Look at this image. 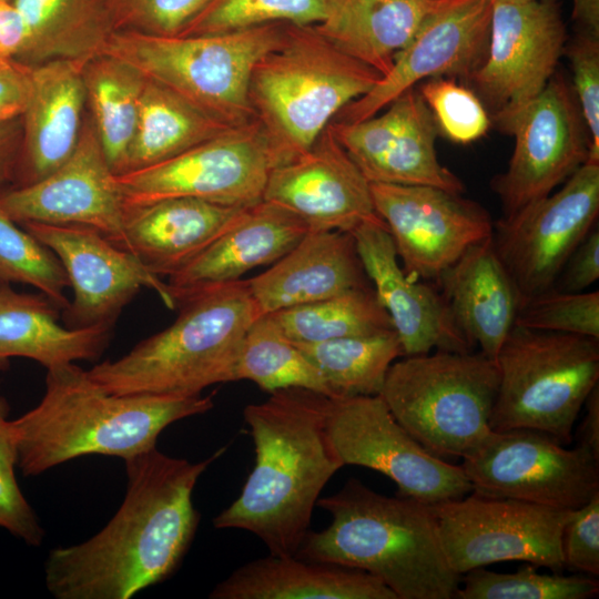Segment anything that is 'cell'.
Here are the masks:
<instances>
[{
  "mask_svg": "<svg viewBox=\"0 0 599 599\" xmlns=\"http://www.w3.org/2000/svg\"><path fill=\"white\" fill-rule=\"evenodd\" d=\"M39 404L12 419L27 477L89 455L124 461L155 448L173 423L214 406L212 395L110 394L75 363L48 368Z\"/></svg>",
  "mask_w": 599,
  "mask_h": 599,
  "instance_id": "3",
  "label": "cell"
},
{
  "mask_svg": "<svg viewBox=\"0 0 599 599\" xmlns=\"http://www.w3.org/2000/svg\"><path fill=\"white\" fill-rule=\"evenodd\" d=\"M27 39L16 61L33 67L52 60H88L114 33L106 0H12Z\"/></svg>",
  "mask_w": 599,
  "mask_h": 599,
  "instance_id": "32",
  "label": "cell"
},
{
  "mask_svg": "<svg viewBox=\"0 0 599 599\" xmlns=\"http://www.w3.org/2000/svg\"><path fill=\"white\" fill-rule=\"evenodd\" d=\"M308 232V226L295 214L262 200L250 206L195 258L169 276L166 283L175 300L201 287L241 280L253 268L277 262Z\"/></svg>",
  "mask_w": 599,
  "mask_h": 599,
  "instance_id": "28",
  "label": "cell"
},
{
  "mask_svg": "<svg viewBox=\"0 0 599 599\" xmlns=\"http://www.w3.org/2000/svg\"><path fill=\"white\" fill-rule=\"evenodd\" d=\"M327 427L344 466L384 474L397 485V495L434 505L473 491L463 467L429 453L379 395L329 397Z\"/></svg>",
  "mask_w": 599,
  "mask_h": 599,
  "instance_id": "14",
  "label": "cell"
},
{
  "mask_svg": "<svg viewBox=\"0 0 599 599\" xmlns=\"http://www.w3.org/2000/svg\"><path fill=\"white\" fill-rule=\"evenodd\" d=\"M490 18L491 0H449L420 24L395 55L390 70L334 120L368 119L404 91L430 78L467 82L486 57Z\"/></svg>",
  "mask_w": 599,
  "mask_h": 599,
  "instance_id": "20",
  "label": "cell"
},
{
  "mask_svg": "<svg viewBox=\"0 0 599 599\" xmlns=\"http://www.w3.org/2000/svg\"><path fill=\"white\" fill-rule=\"evenodd\" d=\"M88 60H52L31 67L14 186L40 181L74 151L85 118L83 68Z\"/></svg>",
  "mask_w": 599,
  "mask_h": 599,
  "instance_id": "24",
  "label": "cell"
},
{
  "mask_svg": "<svg viewBox=\"0 0 599 599\" xmlns=\"http://www.w3.org/2000/svg\"><path fill=\"white\" fill-rule=\"evenodd\" d=\"M30 70L16 60L0 62V122L21 118L30 93Z\"/></svg>",
  "mask_w": 599,
  "mask_h": 599,
  "instance_id": "48",
  "label": "cell"
},
{
  "mask_svg": "<svg viewBox=\"0 0 599 599\" xmlns=\"http://www.w3.org/2000/svg\"><path fill=\"white\" fill-rule=\"evenodd\" d=\"M566 28L554 0H491L486 57L467 81L505 131L557 72Z\"/></svg>",
  "mask_w": 599,
  "mask_h": 599,
  "instance_id": "12",
  "label": "cell"
},
{
  "mask_svg": "<svg viewBox=\"0 0 599 599\" xmlns=\"http://www.w3.org/2000/svg\"><path fill=\"white\" fill-rule=\"evenodd\" d=\"M577 33L599 38V0H571Z\"/></svg>",
  "mask_w": 599,
  "mask_h": 599,
  "instance_id": "52",
  "label": "cell"
},
{
  "mask_svg": "<svg viewBox=\"0 0 599 599\" xmlns=\"http://www.w3.org/2000/svg\"><path fill=\"white\" fill-rule=\"evenodd\" d=\"M417 90L430 110L438 131L451 142L469 144L490 129L491 121L480 99L456 79L430 78L423 81Z\"/></svg>",
  "mask_w": 599,
  "mask_h": 599,
  "instance_id": "41",
  "label": "cell"
},
{
  "mask_svg": "<svg viewBox=\"0 0 599 599\" xmlns=\"http://www.w3.org/2000/svg\"><path fill=\"white\" fill-rule=\"evenodd\" d=\"M3 1H9V2H11L12 0H3Z\"/></svg>",
  "mask_w": 599,
  "mask_h": 599,
  "instance_id": "54",
  "label": "cell"
},
{
  "mask_svg": "<svg viewBox=\"0 0 599 599\" xmlns=\"http://www.w3.org/2000/svg\"><path fill=\"white\" fill-rule=\"evenodd\" d=\"M430 508L446 559L460 576L502 561L565 569L561 534L572 510L476 491Z\"/></svg>",
  "mask_w": 599,
  "mask_h": 599,
  "instance_id": "10",
  "label": "cell"
},
{
  "mask_svg": "<svg viewBox=\"0 0 599 599\" xmlns=\"http://www.w3.org/2000/svg\"><path fill=\"white\" fill-rule=\"evenodd\" d=\"M375 294L388 313L403 356L435 351L471 352L440 292L400 268L386 223H362L349 232Z\"/></svg>",
  "mask_w": 599,
  "mask_h": 599,
  "instance_id": "23",
  "label": "cell"
},
{
  "mask_svg": "<svg viewBox=\"0 0 599 599\" xmlns=\"http://www.w3.org/2000/svg\"><path fill=\"white\" fill-rule=\"evenodd\" d=\"M508 1H528V0H508Z\"/></svg>",
  "mask_w": 599,
  "mask_h": 599,
  "instance_id": "53",
  "label": "cell"
},
{
  "mask_svg": "<svg viewBox=\"0 0 599 599\" xmlns=\"http://www.w3.org/2000/svg\"><path fill=\"white\" fill-rule=\"evenodd\" d=\"M328 408L327 395L301 387L245 406L255 463L240 496L214 517L215 528L248 531L271 555L295 556L322 490L344 466L328 434Z\"/></svg>",
  "mask_w": 599,
  "mask_h": 599,
  "instance_id": "2",
  "label": "cell"
},
{
  "mask_svg": "<svg viewBox=\"0 0 599 599\" xmlns=\"http://www.w3.org/2000/svg\"><path fill=\"white\" fill-rule=\"evenodd\" d=\"M449 0H328L313 29L384 77L420 24Z\"/></svg>",
  "mask_w": 599,
  "mask_h": 599,
  "instance_id": "31",
  "label": "cell"
},
{
  "mask_svg": "<svg viewBox=\"0 0 599 599\" xmlns=\"http://www.w3.org/2000/svg\"><path fill=\"white\" fill-rule=\"evenodd\" d=\"M87 104L99 140L115 175L124 171L146 78L133 65L108 53L83 68Z\"/></svg>",
  "mask_w": 599,
  "mask_h": 599,
  "instance_id": "34",
  "label": "cell"
},
{
  "mask_svg": "<svg viewBox=\"0 0 599 599\" xmlns=\"http://www.w3.org/2000/svg\"><path fill=\"white\" fill-rule=\"evenodd\" d=\"M211 599H397L373 575L337 564L268 555L236 568Z\"/></svg>",
  "mask_w": 599,
  "mask_h": 599,
  "instance_id": "29",
  "label": "cell"
},
{
  "mask_svg": "<svg viewBox=\"0 0 599 599\" xmlns=\"http://www.w3.org/2000/svg\"><path fill=\"white\" fill-rule=\"evenodd\" d=\"M60 311L42 293H20L0 284V370L13 357L47 369L79 361L97 363L110 345L112 328L67 327L59 323Z\"/></svg>",
  "mask_w": 599,
  "mask_h": 599,
  "instance_id": "30",
  "label": "cell"
},
{
  "mask_svg": "<svg viewBox=\"0 0 599 599\" xmlns=\"http://www.w3.org/2000/svg\"><path fill=\"white\" fill-rule=\"evenodd\" d=\"M295 344L319 372L334 398L379 395L388 368L403 356L394 329Z\"/></svg>",
  "mask_w": 599,
  "mask_h": 599,
  "instance_id": "35",
  "label": "cell"
},
{
  "mask_svg": "<svg viewBox=\"0 0 599 599\" xmlns=\"http://www.w3.org/2000/svg\"><path fill=\"white\" fill-rule=\"evenodd\" d=\"M19 225L0 205V284L31 285L63 311L70 284L60 260Z\"/></svg>",
  "mask_w": 599,
  "mask_h": 599,
  "instance_id": "39",
  "label": "cell"
},
{
  "mask_svg": "<svg viewBox=\"0 0 599 599\" xmlns=\"http://www.w3.org/2000/svg\"><path fill=\"white\" fill-rule=\"evenodd\" d=\"M211 0H106L114 32L179 35Z\"/></svg>",
  "mask_w": 599,
  "mask_h": 599,
  "instance_id": "44",
  "label": "cell"
},
{
  "mask_svg": "<svg viewBox=\"0 0 599 599\" xmlns=\"http://www.w3.org/2000/svg\"><path fill=\"white\" fill-rule=\"evenodd\" d=\"M515 138L508 167L491 190L509 217L541 200L589 159L590 140L571 84L555 73L504 131Z\"/></svg>",
  "mask_w": 599,
  "mask_h": 599,
  "instance_id": "16",
  "label": "cell"
},
{
  "mask_svg": "<svg viewBox=\"0 0 599 599\" xmlns=\"http://www.w3.org/2000/svg\"><path fill=\"white\" fill-rule=\"evenodd\" d=\"M247 283L260 316L372 286L353 235L342 231H309Z\"/></svg>",
  "mask_w": 599,
  "mask_h": 599,
  "instance_id": "26",
  "label": "cell"
},
{
  "mask_svg": "<svg viewBox=\"0 0 599 599\" xmlns=\"http://www.w3.org/2000/svg\"><path fill=\"white\" fill-rule=\"evenodd\" d=\"M461 575L458 599H588L599 593L597 579L583 576L539 573L526 562L515 572L479 567Z\"/></svg>",
  "mask_w": 599,
  "mask_h": 599,
  "instance_id": "38",
  "label": "cell"
},
{
  "mask_svg": "<svg viewBox=\"0 0 599 599\" xmlns=\"http://www.w3.org/2000/svg\"><path fill=\"white\" fill-rule=\"evenodd\" d=\"M598 215L599 162L587 161L559 191L494 222L491 242L521 305L552 287Z\"/></svg>",
  "mask_w": 599,
  "mask_h": 599,
  "instance_id": "15",
  "label": "cell"
},
{
  "mask_svg": "<svg viewBox=\"0 0 599 599\" xmlns=\"http://www.w3.org/2000/svg\"><path fill=\"white\" fill-rule=\"evenodd\" d=\"M26 39L21 14L12 2L0 0V62L17 60Z\"/></svg>",
  "mask_w": 599,
  "mask_h": 599,
  "instance_id": "49",
  "label": "cell"
},
{
  "mask_svg": "<svg viewBox=\"0 0 599 599\" xmlns=\"http://www.w3.org/2000/svg\"><path fill=\"white\" fill-rule=\"evenodd\" d=\"M250 206L170 197L125 207L120 248L153 274L169 277L234 225Z\"/></svg>",
  "mask_w": 599,
  "mask_h": 599,
  "instance_id": "25",
  "label": "cell"
},
{
  "mask_svg": "<svg viewBox=\"0 0 599 599\" xmlns=\"http://www.w3.org/2000/svg\"><path fill=\"white\" fill-rule=\"evenodd\" d=\"M585 416L578 429V445L587 448L599 459V384L588 395Z\"/></svg>",
  "mask_w": 599,
  "mask_h": 599,
  "instance_id": "51",
  "label": "cell"
},
{
  "mask_svg": "<svg viewBox=\"0 0 599 599\" xmlns=\"http://www.w3.org/2000/svg\"><path fill=\"white\" fill-rule=\"evenodd\" d=\"M230 128L146 78L123 173L166 161Z\"/></svg>",
  "mask_w": 599,
  "mask_h": 599,
  "instance_id": "33",
  "label": "cell"
},
{
  "mask_svg": "<svg viewBox=\"0 0 599 599\" xmlns=\"http://www.w3.org/2000/svg\"><path fill=\"white\" fill-rule=\"evenodd\" d=\"M274 161L255 119L158 164L116 175L125 207L170 197L250 206L262 201Z\"/></svg>",
  "mask_w": 599,
  "mask_h": 599,
  "instance_id": "11",
  "label": "cell"
},
{
  "mask_svg": "<svg viewBox=\"0 0 599 599\" xmlns=\"http://www.w3.org/2000/svg\"><path fill=\"white\" fill-rule=\"evenodd\" d=\"M456 326L474 348L495 358L515 325L520 294L491 236L468 247L437 278Z\"/></svg>",
  "mask_w": 599,
  "mask_h": 599,
  "instance_id": "27",
  "label": "cell"
},
{
  "mask_svg": "<svg viewBox=\"0 0 599 599\" xmlns=\"http://www.w3.org/2000/svg\"><path fill=\"white\" fill-rule=\"evenodd\" d=\"M564 568L599 576V494L571 511L561 534Z\"/></svg>",
  "mask_w": 599,
  "mask_h": 599,
  "instance_id": "46",
  "label": "cell"
},
{
  "mask_svg": "<svg viewBox=\"0 0 599 599\" xmlns=\"http://www.w3.org/2000/svg\"><path fill=\"white\" fill-rule=\"evenodd\" d=\"M262 200L292 212L309 231L352 232L379 217L370 183L328 125L306 152L271 170Z\"/></svg>",
  "mask_w": 599,
  "mask_h": 599,
  "instance_id": "22",
  "label": "cell"
},
{
  "mask_svg": "<svg viewBox=\"0 0 599 599\" xmlns=\"http://www.w3.org/2000/svg\"><path fill=\"white\" fill-rule=\"evenodd\" d=\"M20 225L58 256L67 273L73 290L62 311L67 327L112 328L142 287L154 291L167 308H176L167 283L98 230L37 222Z\"/></svg>",
  "mask_w": 599,
  "mask_h": 599,
  "instance_id": "18",
  "label": "cell"
},
{
  "mask_svg": "<svg viewBox=\"0 0 599 599\" xmlns=\"http://www.w3.org/2000/svg\"><path fill=\"white\" fill-rule=\"evenodd\" d=\"M179 315L163 331L88 374L115 395L196 396L209 386L235 382L248 327L260 316L247 280L210 285L175 298Z\"/></svg>",
  "mask_w": 599,
  "mask_h": 599,
  "instance_id": "5",
  "label": "cell"
},
{
  "mask_svg": "<svg viewBox=\"0 0 599 599\" xmlns=\"http://www.w3.org/2000/svg\"><path fill=\"white\" fill-rule=\"evenodd\" d=\"M225 449L195 463L156 447L124 460L121 506L91 538L49 552L48 591L55 599H130L172 577L199 527L196 483Z\"/></svg>",
  "mask_w": 599,
  "mask_h": 599,
  "instance_id": "1",
  "label": "cell"
},
{
  "mask_svg": "<svg viewBox=\"0 0 599 599\" xmlns=\"http://www.w3.org/2000/svg\"><path fill=\"white\" fill-rule=\"evenodd\" d=\"M236 380H250L270 394L301 387L329 397L319 372L270 315L258 316L244 335L235 367Z\"/></svg>",
  "mask_w": 599,
  "mask_h": 599,
  "instance_id": "37",
  "label": "cell"
},
{
  "mask_svg": "<svg viewBox=\"0 0 599 599\" xmlns=\"http://www.w3.org/2000/svg\"><path fill=\"white\" fill-rule=\"evenodd\" d=\"M599 277V227L588 232L567 258L550 290L565 293L585 292Z\"/></svg>",
  "mask_w": 599,
  "mask_h": 599,
  "instance_id": "47",
  "label": "cell"
},
{
  "mask_svg": "<svg viewBox=\"0 0 599 599\" xmlns=\"http://www.w3.org/2000/svg\"><path fill=\"white\" fill-rule=\"evenodd\" d=\"M9 414L10 405L0 394V528L38 547L45 532L17 480L18 445Z\"/></svg>",
  "mask_w": 599,
  "mask_h": 599,
  "instance_id": "43",
  "label": "cell"
},
{
  "mask_svg": "<svg viewBox=\"0 0 599 599\" xmlns=\"http://www.w3.org/2000/svg\"><path fill=\"white\" fill-rule=\"evenodd\" d=\"M373 204L386 223L404 271L437 281L471 245L493 234L479 203L429 185L370 183Z\"/></svg>",
  "mask_w": 599,
  "mask_h": 599,
  "instance_id": "17",
  "label": "cell"
},
{
  "mask_svg": "<svg viewBox=\"0 0 599 599\" xmlns=\"http://www.w3.org/2000/svg\"><path fill=\"white\" fill-rule=\"evenodd\" d=\"M499 369L480 351H435L394 362L379 396L429 453L466 458L491 436Z\"/></svg>",
  "mask_w": 599,
  "mask_h": 599,
  "instance_id": "7",
  "label": "cell"
},
{
  "mask_svg": "<svg viewBox=\"0 0 599 599\" xmlns=\"http://www.w3.org/2000/svg\"><path fill=\"white\" fill-rule=\"evenodd\" d=\"M331 524L311 529L295 556L364 570L397 599H455L460 575L449 566L430 505L378 494L349 478L317 505Z\"/></svg>",
  "mask_w": 599,
  "mask_h": 599,
  "instance_id": "4",
  "label": "cell"
},
{
  "mask_svg": "<svg viewBox=\"0 0 599 599\" xmlns=\"http://www.w3.org/2000/svg\"><path fill=\"white\" fill-rule=\"evenodd\" d=\"M266 315L292 342L301 344L394 329L373 286L353 288Z\"/></svg>",
  "mask_w": 599,
  "mask_h": 599,
  "instance_id": "36",
  "label": "cell"
},
{
  "mask_svg": "<svg viewBox=\"0 0 599 599\" xmlns=\"http://www.w3.org/2000/svg\"><path fill=\"white\" fill-rule=\"evenodd\" d=\"M21 145V118L0 122V191L7 183L14 182Z\"/></svg>",
  "mask_w": 599,
  "mask_h": 599,
  "instance_id": "50",
  "label": "cell"
},
{
  "mask_svg": "<svg viewBox=\"0 0 599 599\" xmlns=\"http://www.w3.org/2000/svg\"><path fill=\"white\" fill-rule=\"evenodd\" d=\"M328 0H211L176 37L226 33L270 23L321 22Z\"/></svg>",
  "mask_w": 599,
  "mask_h": 599,
  "instance_id": "40",
  "label": "cell"
},
{
  "mask_svg": "<svg viewBox=\"0 0 599 599\" xmlns=\"http://www.w3.org/2000/svg\"><path fill=\"white\" fill-rule=\"evenodd\" d=\"M572 90L590 140L589 162H599V38L577 33L565 47Z\"/></svg>",
  "mask_w": 599,
  "mask_h": 599,
  "instance_id": "45",
  "label": "cell"
},
{
  "mask_svg": "<svg viewBox=\"0 0 599 599\" xmlns=\"http://www.w3.org/2000/svg\"><path fill=\"white\" fill-rule=\"evenodd\" d=\"M382 78L312 26L286 24L255 64L250 101L267 138L274 167L306 152L338 112Z\"/></svg>",
  "mask_w": 599,
  "mask_h": 599,
  "instance_id": "6",
  "label": "cell"
},
{
  "mask_svg": "<svg viewBox=\"0 0 599 599\" xmlns=\"http://www.w3.org/2000/svg\"><path fill=\"white\" fill-rule=\"evenodd\" d=\"M286 23L205 35L114 32L102 53L130 63L209 115L238 126L255 120L250 81L257 61L282 39Z\"/></svg>",
  "mask_w": 599,
  "mask_h": 599,
  "instance_id": "8",
  "label": "cell"
},
{
  "mask_svg": "<svg viewBox=\"0 0 599 599\" xmlns=\"http://www.w3.org/2000/svg\"><path fill=\"white\" fill-rule=\"evenodd\" d=\"M382 111L362 121L328 124L366 180L461 194L464 183L437 158L438 128L417 88L404 91Z\"/></svg>",
  "mask_w": 599,
  "mask_h": 599,
  "instance_id": "21",
  "label": "cell"
},
{
  "mask_svg": "<svg viewBox=\"0 0 599 599\" xmlns=\"http://www.w3.org/2000/svg\"><path fill=\"white\" fill-rule=\"evenodd\" d=\"M515 325L599 339V292L549 290L520 306Z\"/></svg>",
  "mask_w": 599,
  "mask_h": 599,
  "instance_id": "42",
  "label": "cell"
},
{
  "mask_svg": "<svg viewBox=\"0 0 599 599\" xmlns=\"http://www.w3.org/2000/svg\"><path fill=\"white\" fill-rule=\"evenodd\" d=\"M460 466L473 491L487 496L575 510L599 494L598 458L534 429L493 432Z\"/></svg>",
  "mask_w": 599,
  "mask_h": 599,
  "instance_id": "13",
  "label": "cell"
},
{
  "mask_svg": "<svg viewBox=\"0 0 599 599\" xmlns=\"http://www.w3.org/2000/svg\"><path fill=\"white\" fill-rule=\"evenodd\" d=\"M0 205L18 224L83 225L123 242V196L90 115L72 154L40 181L0 191Z\"/></svg>",
  "mask_w": 599,
  "mask_h": 599,
  "instance_id": "19",
  "label": "cell"
},
{
  "mask_svg": "<svg viewBox=\"0 0 599 599\" xmlns=\"http://www.w3.org/2000/svg\"><path fill=\"white\" fill-rule=\"evenodd\" d=\"M496 362L490 428H528L570 444L585 402L599 384V339L514 325Z\"/></svg>",
  "mask_w": 599,
  "mask_h": 599,
  "instance_id": "9",
  "label": "cell"
}]
</instances>
